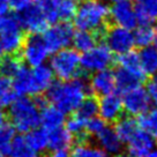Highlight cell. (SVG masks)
<instances>
[{
  "label": "cell",
  "mask_w": 157,
  "mask_h": 157,
  "mask_svg": "<svg viewBox=\"0 0 157 157\" xmlns=\"http://www.w3.org/2000/svg\"><path fill=\"white\" fill-rule=\"evenodd\" d=\"M121 97L125 112L133 117L142 116L150 109V105L152 104L147 89L142 88L141 86L123 93Z\"/></svg>",
  "instance_id": "obj_10"
},
{
  "label": "cell",
  "mask_w": 157,
  "mask_h": 157,
  "mask_svg": "<svg viewBox=\"0 0 157 157\" xmlns=\"http://www.w3.org/2000/svg\"><path fill=\"white\" fill-rule=\"evenodd\" d=\"M140 128V124L137 120L134 119L133 116H126V117H120L116 121V126L114 129L117 131L119 134V136L123 139V141L125 143H127V141L131 137L135 134L137 129Z\"/></svg>",
  "instance_id": "obj_24"
},
{
  "label": "cell",
  "mask_w": 157,
  "mask_h": 157,
  "mask_svg": "<svg viewBox=\"0 0 157 157\" xmlns=\"http://www.w3.org/2000/svg\"><path fill=\"white\" fill-rule=\"evenodd\" d=\"M110 155L104 151L99 146L91 143L80 142L73 147L72 157H109Z\"/></svg>",
  "instance_id": "obj_27"
},
{
  "label": "cell",
  "mask_w": 157,
  "mask_h": 157,
  "mask_svg": "<svg viewBox=\"0 0 157 157\" xmlns=\"http://www.w3.org/2000/svg\"><path fill=\"white\" fill-rule=\"evenodd\" d=\"M103 42L114 54H123L132 51L135 46L134 34L131 29L124 28L114 23H110L106 28Z\"/></svg>",
  "instance_id": "obj_8"
},
{
  "label": "cell",
  "mask_w": 157,
  "mask_h": 157,
  "mask_svg": "<svg viewBox=\"0 0 157 157\" xmlns=\"http://www.w3.org/2000/svg\"><path fill=\"white\" fill-rule=\"evenodd\" d=\"M0 73H1V61H0Z\"/></svg>",
  "instance_id": "obj_51"
},
{
  "label": "cell",
  "mask_w": 157,
  "mask_h": 157,
  "mask_svg": "<svg viewBox=\"0 0 157 157\" xmlns=\"http://www.w3.org/2000/svg\"><path fill=\"white\" fill-rule=\"evenodd\" d=\"M113 52L106 44L98 43L93 49L88 50L81 56V67L86 73H95L108 69L114 63Z\"/></svg>",
  "instance_id": "obj_5"
},
{
  "label": "cell",
  "mask_w": 157,
  "mask_h": 157,
  "mask_svg": "<svg viewBox=\"0 0 157 157\" xmlns=\"http://www.w3.org/2000/svg\"><path fill=\"white\" fill-rule=\"evenodd\" d=\"M114 76H116L117 89L120 93H125L127 90H131V89L141 86L143 78H146L142 74L128 71V69L120 67V66L116 69Z\"/></svg>",
  "instance_id": "obj_18"
},
{
  "label": "cell",
  "mask_w": 157,
  "mask_h": 157,
  "mask_svg": "<svg viewBox=\"0 0 157 157\" xmlns=\"http://www.w3.org/2000/svg\"><path fill=\"white\" fill-rule=\"evenodd\" d=\"M50 66L56 78L59 80H72L78 78L82 71L81 56L78 51L71 48H65L54 52L50 60Z\"/></svg>",
  "instance_id": "obj_4"
},
{
  "label": "cell",
  "mask_w": 157,
  "mask_h": 157,
  "mask_svg": "<svg viewBox=\"0 0 157 157\" xmlns=\"http://www.w3.org/2000/svg\"><path fill=\"white\" fill-rule=\"evenodd\" d=\"M66 113L54 105H43L40 111V125L48 131L63 127L66 123Z\"/></svg>",
  "instance_id": "obj_17"
},
{
  "label": "cell",
  "mask_w": 157,
  "mask_h": 157,
  "mask_svg": "<svg viewBox=\"0 0 157 157\" xmlns=\"http://www.w3.org/2000/svg\"><path fill=\"white\" fill-rule=\"evenodd\" d=\"M40 157H52V155H50V156H48V155H44V156H40Z\"/></svg>",
  "instance_id": "obj_50"
},
{
  "label": "cell",
  "mask_w": 157,
  "mask_h": 157,
  "mask_svg": "<svg viewBox=\"0 0 157 157\" xmlns=\"http://www.w3.org/2000/svg\"><path fill=\"white\" fill-rule=\"evenodd\" d=\"M13 90L17 96H38L40 95L38 84L35 78L33 67L21 66V68L16 72L12 78Z\"/></svg>",
  "instance_id": "obj_12"
},
{
  "label": "cell",
  "mask_w": 157,
  "mask_h": 157,
  "mask_svg": "<svg viewBox=\"0 0 157 157\" xmlns=\"http://www.w3.org/2000/svg\"><path fill=\"white\" fill-rule=\"evenodd\" d=\"M82 0H59V21L71 22L78 13Z\"/></svg>",
  "instance_id": "obj_31"
},
{
  "label": "cell",
  "mask_w": 157,
  "mask_h": 157,
  "mask_svg": "<svg viewBox=\"0 0 157 157\" xmlns=\"http://www.w3.org/2000/svg\"><path fill=\"white\" fill-rule=\"evenodd\" d=\"M99 104V112L98 116L103 118L106 123H116L124 113L123 97L118 94L111 93L109 95L102 96L98 101Z\"/></svg>",
  "instance_id": "obj_13"
},
{
  "label": "cell",
  "mask_w": 157,
  "mask_h": 157,
  "mask_svg": "<svg viewBox=\"0 0 157 157\" xmlns=\"http://www.w3.org/2000/svg\"><path fill=\"white\" fill-rule=\"evenodd\" d=\"M0 39L7 54H17L21 52L22 46L25 44V36L23 29L13 30L0 35Z\"/></svg>",
  "instance_id": "obj_20"
},
{
  "label": "cell",
  "mask_w": 157,
  "mask_h": 157,
  "mask_svg": "<svg viewBox=\"0 0 157 157\" xmlns=\"http://www.w3.org/2000/svg\"><path fill=\"white\" fill-rule=\"evenodd\" d=\"M4 52H5V50H4V46H2V43H1V39H0V57L2 56Z\"/></svg>",
  "instance_id": "obj_48"
},
{
  "label": "cell",
  "mask_w": 157,
  "mask_h": 157,
  "mask_svg": "<svg viewBox=\"0 0 157 157\" xmlns=\"http://www.w3.org/2000/svg\"><path fill=\"white\" fill-rule=\"evenodd\" d=\"M0 157H7V154H6V152H4V151H1V150H0Z\"/></svg>",
  "instance_id": "obj_49"
},
{
  "label": "cell",
  "mask_w": 157,
  "mask_h": 157,
  "mask_svg": "<svg viewBox=\"0 0 157 157\" xmlns=\"http://www.w3.org/2000/svg\"><path fill=\"white\" fill-rule=\"evenodd\" d=\"M110 22L127 29H135L139 25L135 6L131 0H119L110 7Z\"/></svg>",
  "instance_id": "obj_11"
},
{
  "label": "cell",
  "mask_w": 157,
  "mask_h": 157,
  "mask_svg": "<svg viewBox=\"0 0 157 157\" xmlns=\"http://www.w3.org/2000/svg\"><path fill=\"white\" fill-rule=\"evenodd\" d=\"M147 157H157V147H155L151 151L149 152V155Z\"/></svg>",
  "instance_id": "obj_44"
},
{
  "label": "cell",
  "mask_w": 157,
  "mask_h": 157,
  "mask_svg": "<svg viewBox=\"0 0 157 157\" xmlns=\"http://www.w3.org/2000/svg\"><path fill=\"white\" fill-rule=\"evenodd\" d=\"M156 147V137L143 128H139L127 141L128 152L134 157H147Z\"/></svg>",
  "instance_id": "obj_14"
},
{
  "label": "cell",
  "mask_w": 157,
  "mask_h": 157,
  "mask_svg": "<svg viewBox=\"0 0 157 157\" xmlns=\"http://www.w3.org/2000/svg\"><path fill=\"white\" fill-rule=\"evenodd\" d=\"M147 91H148V95H149V97H150V101H151V103L157 106V78H154L149 81L147 83Z\"/></svg>",
  "instance_id": "obj_39"
},
{
  "label": "cell",
  "mask_w": 157,
  "mask_h": 157,
  "mask_svg": "<svg viewBox=\"0 0 157 157\" xmlns=\"http://www.w3.org/2000/svg\"><path fill=\"white\" fill-rule=\"evenodd\" d=\"M10 7V5L8 0H0V16L7 14Z\"/></svg>",
  "instance_id": "obj_42"
},
{
  "label": "cell",
  "mask_w": 157,
  "mask_h": 157,
  "mask_svg": "<svg viewBox=\"0 0 157 157\" xmlns=\"http://www.w3.org/2000/svg\"><path fill=\"white\" fill-rule=\"evenodd\" d=\"M88 84L90 91L99 97L114 93V90L117 89L114 72L110 71V68L95 72L91 74Z\"/></svg>",
  "instance_id": "obj_15"
},
{
  "label": "cell",
  "mask_w": 157,
  "mask_h": 157,
  "mask_svg": "<svg viewBox=\"0 0 157 157\" xmlns=\"http://www.w3.org/2000/svg\"><path fill=\"white\" fill-rule=\"evenodd\" d=\"M140 64L143 74L148 78H154L157 75V50L150 45L142 48L139 52Z\"/></svg>",
  "instance_id": "obj_22"
},
{
  "label": "cell",
  "mask_w": 157,
  "mask_h": 157,
  "mask_svg": "<svg viewBox=\"0 0 157 157\" xmlns=\"http://www.w3.org/2000/svg\"><path fill=\"white\" fill-rule=\"evenodd\" d=\"M154 46H155V49L157 50V28H156V33H155V37H154Z\"/></svg>",
  "instance_id": "obj_46"
},
{
  "label": "cell",
  "mask_w": 157,
  "mask_h": 157,
  "mask_svg": "<svg viewBox=\"0 0 157 157\" xmlns=\"http://www.w3.org/2000/svg\"><path fill=\"white\" fill-rule=\"evenodd\" d=\"M99 42H101V38L96 33L78 29V31L74 33L72 44L74 49L83 53L86 51L93 49L94 46H96Z\"/></svg>",
  "instance_id": "obj_21"
},
{
  "label": "cell",
  "mask_w": 157,
  "mask_h": 157,
  "mask_svg": "<svg viewBox=\"0 0 157 157\" xmlns=\"http://www.w3.org/2000/svg\"><path fill=\"white\" fill-rule=\"evenodd\" d=\"M134 6L140 25L157 23V0H135Z\"/></svg>",
  "instance_id": "obj_19"
},
{
  "label": "cell",
  "mask_w": 157,
  "mask_h": 157,
  "mask_svg": "<svg viewBox=\"0 0 157 157\" xmlns=\"http://www.w3.org/2000/svg\"><path fill=\"white\" fill-rule=\"evenodd\" d=\"M21 59L29 67H37L45 64L49 58L50 50L45 40L39 34H29L25 37V44L21 50Z\"/></svg>",
  "instance_id": "obj_7"
},
{
  "label": "cell",
  "mask_w": 157,
  "mask_h": 157,
  "mask_svg": "<svg viewBox=\"0 0 157 157\" xmlns=\"http://www.w3.org/2000/svg\"><path fill=\"white\" fill-rule=\"evenodd\" d=\"M113 157H134V156H133V155H131L129 152H128V154H123V152H119V154L114 155Z\"/></svg>",
  "instance_id": "obj_45"
},
{
  "label": "cell",
  "mask_w": 157,
  "mask_h": 157,
  "mask_svg": "<svg viewBox=\"0 0 157 157\" xmlns=\"http://www.w3.org/2000/svg\"><path fill=\"white\" fill-rule=\"evenodd\" d=\"M43 99H33L30 96H17L8 106V117L12 126L20 133H29L40 125Z\"/></svg>",
  "instance_id": "obj_3"
},
{
  "label": "cell",
  "mask_w": 157,
  "mask_h": 157,
  "mask_svg": "<svg viewBox=\"0 0 157 157\" xmlns=\"http://www.w3.org/2000/svg\"><path fill=\"white\" fill-rule=\"evenodd\" d=\"M17 95L13 90V84L10 78L0 74V105L10 106L15 101Z\"/></svg>",
  "instance_id": "obj_28"
},
{
  "label": "cell",
  "mask_w": 157,
  "mask_h": 157,
  "mask_svg": "<svg viewBox=\"0 0 157 157\" xmlns=\"http://www.w3.org/2000/svg\"><path fill=\"white\" fill-rule=\"evenodd\" d=\"M74 33L73 25L69 22L60 21L59 23H54L53 27L45 30L43 33V38L50 52L54 53L72 44Z\"/></svg>",
  "instance_id": "obj_9"
},
{
  "label": "cell",
  "mask_w": 157,
  "mask_h": 157,
  "mask_svg": "<svg viewBox=\"0 0 157 157\" xmlns=\"http://www.w3.org/2000/svg\"><path fill=\"white\" fill-rule=\"evenodd\" d=\"M73 141L74 135L66 128V126L50 131L49 149L52 151L58 149H69L73 144Z\"/></svg>",
  "instance_id": "obj_23"
},
{
  "label": "cell",
  "mask_w": 157,
  "mask_h": 157,
  "mask_svg": "<svg viewBox=\"0 0 157 157\" xmlns=\"http://www.w3.org/2000/svg\"><path fill=\"white\" fill-rule=\"evenodd\" d=\"M16 16L28 34H43L49 28V21L36 1H30L25 7L17 10Z\"/></svg>",
  "instance_id": "obj_6"
},
{
  "label": "cell",
  "mask_w": 157,
  "mask_h": 157,
  "mask_svg": "<svg viewBox=\"0 0 157 157\" xmlns=\"http://www.w3.org/2000/svg\"><path fill=\"white\" fill-rule=\"evenodd\" d=\"M155 33H156V29H154L151 25H141L134 31L135 46L140 49L149 46L154 42Z\"/></svg>",
  "instance_id": "obj_29"
},
{
  "label": "cell",
  "mask_w": 157,
  "mask_h": 157,
  "mask_svg": "<svg viewBox=\"0 0 157 157\" xmlns=\"http://www.w3.org/2000/svg\"><path fill=\"white\" fill-rule=\"evenodd\" d=\"M139 124L140 127L157 137V106L154 109H149L147 112L140 116Z\"/></svg>",
  "instance_id": "obj_34"
},
{
  "label": "cell",
  "mask_w": 157,
  "mask_h": 157,
  "mask_svg": "<svg viewBox=\"0 0 157 157\" xmlns=\"http://www.w3.org/2000/svg\"><path fill=\"white\" fill-rule=\"evenodd\" d=\"M110 23V7L101 0H82L74 17L78 29L96 33L102 42Z\"/></svg>",
  "instance_id": "obj_2"
},
{
  "label": "cell",
  "mask_w": 157,
  "mask_h": 157,
  "mask_svg": "<svg viewBox=\"0 0 157 157\" xmlns=\"http://www.w3.org/2000/svg\"><path fill=\"white\" fill-rule=\"evenodd\" d=\"M101 1H103L105 4H114V2H117L119 0H101Z\"/></svg>",
  "instance_id": "obj_47"
},
{
  "label": "cell",
  "mask_w": 157,
  "mask_h": 157,
  "mask_svg": "<svg viewBox=\"0 0 157 157\" xmlns=\"http://www.w3.org/2000/svg\"><path fill=\"white\" fill-rule=\"evenodd\" d=\"M99 112V104L98 101H96L93 97H87L83 99V102L78 105L75 113L83 118L84 120H89L94 117H97Z\"/></svg>",
  "instance_id": "obj_32"
},
{
  "label": "cell",
  "mask_w": 157,
  "mask_h": 157,
  "mask_svg": "<svg viewBox=\"0 0 157 157\" xmlns=\"http://www.w3.org/2000/svg\"><path fill=\"white\" fill-rule=\"evenodd\" d=\"M25 137L30 143V146L37 152L45 151L49 148L50 132L44 127H36L29 133H27Z\"/></svg>",
  "instance_id": "obj_25"
},
{
  "label": "cell",
  "mask_w": 157,
  "mask_h": 157,
  "mask_svg": "<svg viewBox=\"0 0 157 157\" xmlns=\"http://www.w3.org/2000/svg\"><path fill=\"white\" fill-rule=\"evenodd\" d=\"M118 65L120 67L128 69V71H132L135 73L142 74L144 75L141 69V64H140V56L135 51H128L126 53L119 54L118 57ZM146 76V75H144Z\"/></svg>",
  "instance_id": "obj_30"
},
{
  "label": "cell",
  "mask_w": 157,
  "mask_h": 157,
  "mask_svg": "<svg viewBox=\"0 0 157 157\" xmlns=\"http://www.w3.org/2000/svg\"><path fill=\"white\" fill-rule=\"evenodd\" d=\"M52 157H72V152L68 151V149H58L52 151Z\"/></svg>",
  "instance_id": "obj_41"
},
{
  "label": "cell",
  "mask_w": 157,
  "mask_h": 157,
  "mask_svg": "<svg viewBox=\"0 0 157 157\" xmlns=\"http://www.w3.org/2000/svg\"><path fill=\"white\" fill-rule=\"evenodd\" d=\"M8 1H10V7L17 12V10H22L23 7H25L31 0H8Z\"/></svg>",
  "instance_id": "obj_40"
},
{
  "label": "cell",
  "mask_w": 157,
  "mask_h": 157,
  "mask_svg": "<svg viewBox=\"0 0 157 157\" xmlns=\"http://www.w3.org/2000/svg\"><path fill=\"white\" fill-rule=\"evenodd\" d=\"M105 128H106V121L104 120L103 118L99 117V116L87 120V126H86L87 135H91V136L96 137Z\"/></svg>",
  "instance_id": "obj_38"
},
{
  "label": "cell",
  "mask_w": 157,
  "mask_h": 157,
  "mask_svg": "<svg viewBox=\"0 0 157 157\" xmlns=\"http://www.w3.org/2000/svg\"><path fill=\"white\" fill-rule=\"evenodd\" d=\"M7 155L10 157H37V151L30 146L27 137L17 135L15 136Z\"/></svg>",
  "instance_id": "obj_26"
},
{
  "label": "cell",
  "mask_w": 157,
  "mask_h": 157,
  "mask_svg": "<svg viewBox=\"0 0 157 157\" xmlns=\"http://www.w3.org/2000/svg\"><path fill=\"white\" fill-rule=\"evenodd\" d=\"M86 126H87V120H84L83 118L78 116L76 113L66 121V128L76 137H84L87 135Z\"/></svg>",
  "instance_id": "obj_35"
},
{
  "label": "cell",
  "mask_w": 157,
  "mask_h": 157,
  "mask_svg": "<svg viewBox=\"0 0 157 157\" xmlns=\"http://www.w3.org/2000/svg\"><path fill=\"white\" fill-rule=\"evenodd\" d=\"M15 129L12 125L6 124L0 128V150L4 152H8L12 143L15 139Z\"/></svg>",
  "instance_id": "obj_37"
},
{
  "label": "cell",
  "mask_w": 157,
  "mask_h": 157,
  "mask_svg": "<svg viewBox=\"0 0 157 157\" xmlns=\"http://www.w3.org/2000/svg\"><path fill=\"white\" fill-rule=\"evenodd\" d=\"M6 121H7V116H6V113L2 110V106L0 105V128L7 124Z\"/></svg>",
  "instance_id": "obj_43"
},
{
  "label": "cell",
  "mask_w": 157,
  "mask_h": 157,
  "mask_svg": "<svg viewBox=\"0 0 157 157\" xmlns=\"http://www.w3.org/2000/svg\"><path fill=\"white\" fill-rule=\"evenodd\" d=\"M42 8L49 23L59 22V0H35Z\"/></svg>",
  "instance_id": "obj_33"
},
{
  "label": "cell",
  "mask_w": 157,
  "mask_h": 157,
  "mask_svg": "<svg viewBox=\"0 0 157 157\" xmlns=\"http://www.w3.org/2000/svg\"><path fill=\"white\" fill-rule=\"evenodd\" d=\"M89 90V84L78 76L72 80L54 82L46 91V97L50 104L57 106L65 113H73L88 96Z\"/></svg>",
  "instance_id": "obj_1"
},
{
  "label": "cell",
  "mask_w": 157,
  "mask_h": 157,
  "mask_svg": "<svg viewBox=\"0 0 157 157\" xmlns=\"http://www.w3.org/2000/svg\"><path fill=\"white\" fill-rule=\"evenodd\" d=\"M21 60L16 54H8L1 61V74H4L8 78H13L16 72L21 68Z\"/></svg>",
  "instance_id": "obj_36"
},
{
  "label": "cell",
  "mask_w": 157,
  "mask_h": 157,
  "mask_svg": "<svg viewBox=\"0 0 157 157\" xmlns=\"http://www.w3.org/2000/svg\"><path fill=\"white\" fill-rule=\"evenodd\" d=\"M96 140H97L98 146L111 156H114L119 152H121L124 143H125L123 139L119 136L117 131L108 126L104 131L101 132V134H98L96 136Z\"/></svg>",
  "instance_id": "obj_16"
}]
</instances>
